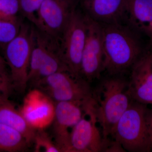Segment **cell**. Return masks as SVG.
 Here are the masks:
<instances>
[{"label": "cell", "mask_w": 152, "mask_h": 152, "mask_svg": "<svg viewBox=\"0 0 152 152\" xmlns=\"http://www.w3.org/2000/svg\"><path fill=\"white\" fill-rule=\"evenodd\" d=\"M104 50V70L108 75H123L150 48L142 35L121 22L101 24Z\"/></svg>", "instance_id": "cell-1"}, {"label": "cell", "mask_w": 152, "mask_h": 152, "mask_svg": "<svg viewBox=\"0 0 152 152\" xmlns=\"http://www.w3.org/2000/svg\"><path fill=\"white\" fill-rule=\"evenodd\" d=\"M123 75H108L93 91L95 113L104 142L111 137L117 123L132 100L128 80Z\"/></svg>", "instance_id": "cell-2"}, {"label": "cell", "mask_w": 152, "mask_h": 152, "mask_svg": "<svg viewBox=\"0 0 152 152\" xmlns=\"http://www.w3.org/2000/svg\"><path fill=\"white\" fill-rule=\"evenodd\" d=\"M151 109L132 100L117 123L111 136L125 151L152 152L149 134Z\"/></svg>", "instance_id": "cell-3"}, {"label": "cell", "mask_w": 152, "mask_h": 152, "mask_svg": "<svg viewBox=\"0 0 152 152\" xmlns=\"http://www.w3.org/2000/svg\"><path fill=\"white\" fill-rule=\"evenodd\" d=\"M33 42V26L23 23L18 34L3 50L14 89L19 92H24L27 87Z\"/></svg>", "instance_id": "cell-4"}, {"label": "cell", "mask_w": 152, "mask_h": 152, "mask_svg": "<svg viewBox=\"0 0 152 152\" xmlns=\"http://www.w3.org/2000/svg\"><path fill=\"white\" fill-rule=\"evenodd\" d=\"M34 88L40 90L55 102H71L84 105L93 99L90 83L67 71L56 73L39 82Z\"/></svg>", "instance_id": "cell-5"}, {"label": "cell", "mask_w": 152, "mask_h": 152, "mask_svg": "<svg viewBox=\"0 0 152 152\" xmlns=\"http://www.w3.org/2000/svg\"><path fill=\"white\" fill-rule=\"evenodd\" d=\"M87 31L86 16L76 7L64 30L60 45L68 72L77 77H82L81 64Z\"/></svg>", "instance_id": "cell-6"}, {"label": "cell", "mask_w": 152, "mask_h": 152, "mask_svg": "<svg viewBox=\"0 0 152 152\" xmlns=\"http://www.w3.org/2000/svg\"><path fill=\"white\" fill-rule=\"evenodd\" d=\"M86 17L87 36L82 55L81 76L90 83L99 79L104 72V56L102 26Z\"/></svg>", "instance_id": "cell-7"}, {"label": "cell", "mask_w": 152, "mask_h": 152, "mask_svg": "<svg viewBox=\"0 0 152 152\" xmlns=\"http://www.w3.org/2000/svg\"><path fill=\"white\" fill-rule=\"evenodd\" d=\"M94 103L84 107L85 115L73 127L70 133L72 152H99L104 151L105 144L94 111Z\"/></svg>", "instance_id": "cell-8"}, {"label": "cell", "mask_w": 152, "mask_h": 152, "mask_svg": "<svg viewBox=\"0 0 152 152\" xmlns=\"http://www.w3.org/2000/svg\"><path fill=\"white\" fill-rule=\"evenodd\" d=\"M76 4V0H45L34 26L60 42Z\"/></svg>", "instance_id": "cell-9"}, {"label": "cell", "mask_w": 152, "mask_h": 152, "mask_svg": "<svg viewBox=\"0 0 152 152\" xmlns=\"http://www.w3.org/2000/svg\"><path fill=\"white\" fill-rule=\"evenodd\" d=\"M84 115L82 104L71 102H56L52 131L54 142L60 152H72L69 130Z\"/></svg>", "instance_id": "cell-10"}, {"label": "cell", "mask_w": 152, "mask_h": 152, "mask_svg": "<svg viewBox=\"0 0 152 152\" xmlns=\"http://www.w3.org/2000/svg\"><path fill=\"white\" fill-rule=\"evenodd\" d=\"M20 110L32 127L44 129L53 121L56 102L40 90L34 88L25 97Z\"/></svg>", "instance_id": "cell-11"}, {"label": "cell", "mask_w": 152, "mask_h": 152, "mask_svg": "<svg viewBox=\"0 0 152 152\" xmlns=\"http://www.w3.org/2000/svg\"><path fill=\"white\" fill-rule=\"evenodd\" d=\"M129 92L133 100L152 104V48L133 66L130 69Z\"/></svg>", "instance_id": "cell-12"}, {"label": "cell", "mask_w": 152, "mask_h": 152, "mask_svg": "<svg viewBox=\"0 0 152 152\" xmlns=\"http://www.w3.org/2000/svg\"><path fill=\"white\" fill-rule=\"evenodd\" d=\"M84 13L100 24L122 22L126 0H76Z\"/></svg>", "instance_id": "cell-13"}, {"label": "cell", "mask_w": 152, "mask_h": 152, "mask_svg": "<svg viewBox=\"0 0 152 152\" xmlns=\"http://www.w3.org/2000/svg\"><path fill=\"white\" fill-rule=\"evenodd\" d=\"M124 20L152 43V0H126Z\"/></svg>", "instance_id": "cell-14"}, {"label": "cell", "mask_w": 152, "mask_h": 152, "mask_svg": "<svg viewBox=\"0 0 152 152\" xmlns=\"http://www.w3.org/2000/svg\"><path fill=\"white\" fill-rule=\"evenodd\" d=\"M9 97L0 96V124L21 133L31 145L34 143L36 130L25 118L20 110H17Z\"/></svg>", "instance_id": "cell-15"}, {"label": "cell", "mask_w": 152, "mask_h": 152, "mask_svg": "<svg viewBox=\"0 0 152 152\" xmlns=\"http://www.w3.org/2000/svg\"><path fill=\"white\" fill-rule=\"evenodd\" d=\"M30 146L20 133L0 124V152H23Z\"/></svg>", "instance_id": "cell-16"}, {"label": "cell", "mask_w": 152, "mask_h": 152, "mask_svg": "<svg viewBox=\"0 0 152 152\" xmlns=\"http://www.w3.org/2000/svg\"><path fill=\"white\" fill-rule=\"evenodd\" d=\"M22 23L19 18L12 20L0 18V49L3 50L18 36Z\"/></svg>", "instance_id": "cell-17"}, {"label": "cell", "mask_w": 152, "mask_h": 152, "mask_svg": "<svg viewBox=\"0 0 152 152\" xmlns=\"http://www.w3.org/2000/svg\"><path fill=\"white\" fill-rule=\"evenodd\" d=\"M20 13L35 26L37 22V14L45 0H18Z\"/></svg>", "instance_id": "cell-18"}, {"label": "cell", "mask_w": 152, "mask_h": 152, "mask_svg": "<svg viewBox=\"0 0 152 152\" xmlns=\"http://www.w3.org/2000/svg\"><path fill=\"white\" fill-rule=\"evenodd\" d=\"M34 143L35 144L34 151H40L43 149L46 152H60L58 148L51 139L48 134L43 129L36 130Z\"/></svg>", "instance_id": "cell-19"}, {"label": "cell", "mask_w": 152, "mask_h": 152, "mask_svg": "<svg viewBox=\"0 0 152 152\" xmlns=\"http://www.w3.org/2000/svg\"><path fill=\"white\" fill-rule=\"evenodd\" d=\"M5 61L0 62V96L10 97L15 90L10 72Z\"/></svg>", "instance_id": "cell-20"}, {"label": "cell", "mask_w": 152, "mask_h": 152, "mask_svg": "<svg viewBox=\"0 0 152 152\" xmlns=\"http://www.w3.org/2000/svg\"><path fill=\"white\" fill-rule=\"evenodd\" d=\"M20 8L18 0H0V18L7 20L19 19Z\"/></svg>", "instance_id": "cell-21"}, {"label": "cell", "mask_w": 152, "mask_h": 152, "mask_svg": "<svg viewBox=\"0 0 152 152\" xmlns=\"http://www.w3.org/2000/svg\"><path fill=\"white\" fill-rule=\"evenodd\" d=\"M149 134L152 152V108L151 109V115L149 121Z\"/></svg>", "instance_id": "cell-22"}, {"label": "cell", "mask_w": 152, "mask_h": 152, "mask_svg": "<svg viewBox=\"0 0 152 152\" xmlns=\"http://www.w3.org/2000/svg\"><path fill=\"white\" fill-rule=\"evenodd\" d=\"M4 58H3L2 56L0 54V62L3 61H4Z\"/></svg>", "instance_id": "cell-23"}, {"label": "cell", "mask_w": 152, "mask_h": 152, "mask_svg": "<svg viewBox=\"0 0 152 152\" xmlns=\"http://www.w3.org/2000/svg\"><path fill=\"white\" fill-rule=\"evenodd\" d=\"M151 45L152 48V43H151Z\"/></svg>", "instance_id": "cell-24"}]
</instances>
